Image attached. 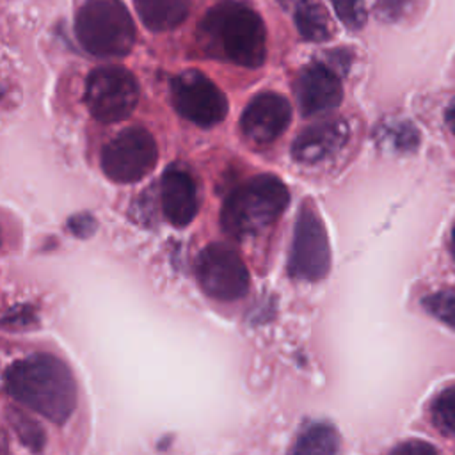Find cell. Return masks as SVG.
Instances as JSON below:
<instances>
[{"label":"cell","mask_w":455,"mask_h":455,"mask_svg":"<svg viewBox=\"0 0 455 455\" xmlns=\"http://www.w3.org/2000/svg\"><path fill=\"white\" fill-rule=\"evenodd\" d=\"M331 268V243L323 220L311 201H304L295 220L288 272L302 281H320Z\"/></svg>","instance_id":"6"},{"label":"cell","mask_w":455,"mask_h":455,"mask_svg":"<svg viewBox=\"0 0 455 455\" xmlns=\"http://www.w3.org/2000/svg\"><path fill=\"white\" fill-rule=\"evenodd\" d=\"M139 18L151 32H165L185 21L190 0H133Z\"/></svg>","instance_id":"14"},{"label":"cell","mask_w":455,"mask_h":455,"mask_svg":"<svg viewBox=\"0 0 455 455\" xmlns=\"http://www.w3.org/2000/svg\"><path fill=\"white\" fill-rule=\"evenodd\" d=\"M444 121H446V124H448L450 132L455 135V100L448 105L446 114H444Z\"/></svg>","instance_id":"24"},{"label":"cell","mask_w":455,"mask_h":455,"mask_svg":"<svg viewBox=\"0 0 455 455\" xmlns=\"http://www.w3.org/2000/svg\"><path fill=\"white\" fill-rule=\"evenodd\" d=\"M348 124L339 119H327L302 130L291 144V156L306 165H313L336 155L348 140Z\"/></svg>","instance_id":"12"},{"label":"cell","mask_w":455,"mask_h":455,"mask_svg":"<svg viewBox=\"0 0 455 455\" xmlns=\"http://www.w3.org/2000/svg\"><path fill=\"white\" fill-rule=\"evenodd\" d=\"M430 416L439 432L444 435L455 434V386L435 395L430 405Z\"/></svg>","instance_id":"18"},{"label":"cell","mask_w":455,"mask_h":455,"mask_svg":"<svg viewBox=\"0 0 455 455\" xmlns=\"http://www.w3.org/2000/svg\"><path fill=\"white\" fill-rule=\"evenodd\" d=\"M7 395L52 423H64L76 405V384L69 368L52 354L14 361L4 375Z\"/></svg>","instance_id":"1"},{"label":"cell","mask_w":455,"mask_h":455,"mask_svg":"<svg viewBox=\"0 0 455 455\" xmlns=\"http://www.w3.org/2000/svg\"><path fill=\"white\" fill-rule=\"evenodd\" d=\"M411 5V0H375V11L379 18L386 21H396Z\"/></svg>","instance_id":"22"},{"label":"cell","mask_w":455,"mask_h":455,"mask_svg":"<svg viewBox=\"0 0 455 455\" xmlns=\"http://www.w3.org/2000/svg\"><path fill=\"white\" fill-rule=\"evenodd\" d=\"M295 25L304 39L315 43L327 41L334 34L329 12L318 0H299L295 9Z\"/></svg>","instance_id":"15"},{"label":"cell","mask_w":455,"mask_h":455,"mask_svg":"<svg viewBox=\"0 0 455 455\" xmlns=\"http://www.w3.org/2000/svg\"><path fill=\"white\" fill-rule=\"evenodd\" d=\"M379 140L395 151H412L419 142V133L407 121L387 123L379 128Z\"/></svg>","instance_id":"17"},{"label":"cell","mask_w":455,"mask_h":455,"mask_svg":"<svg viewBox=\"0 0 455 455\" xmlns=\"http://www.w3.org/2000/svg\"><path fill=\"white\" fill-rule=\"evenodd\" d=\"M169 91L176 112L203 128L220 123L228 114L229 105L224 92L201 71L187 69L176 75Z\"/></svg>","instance_id":"8"},{"label":"cell","mask_w":455,"mask_h":455,"mask_svg":"<svg viewBox=\"0 0 455 455\" xmlns=\"http://www.w3.org/2000/svg\"><path fill=\"white\" fill-rule=\"evenodd\" d=\"M291 121V105L279 92H259L240 117L243 137L256 146H268L279 139Z\"/></svg>","instance_id":"10"},{"label":"cell","mask_w":455,"mask_h":455,"mask_svg":"<svg viewBox=\"0 0 455 455\" xmlns=\"http://www.w3.org/2000/svg\"><path fill=\"white\" fill-rule=\"evenodd\" d=\"M158 148L153 135L140 126L117 133L101 149V169L116 183H135L153 171Z\"/></svg>","instance_id":"7"},{"label":"cell","mask_w":455,"mask_h":455,"mask_svg":"<svg viewBox=\"0 0 455 455\" xmlns=\"http://www.w3.org/2000/svg\"><path fill=\"white\" fill-rule=\"evenodd\" d=\"M290 203L288 187L274 174H258L229 192L220 212L222 229L236 238L268 229Z\"/></svg>","instance_id":"3"},{"label":"cell","mask_w":455,"mask_h":455,"mask_svg":"<svg viewBox=\"0 0 455 455\" xmlns=\"http://www.w3.org/2000/svg\"><path fill=\"white\" fill-rule=\"evenodd\" d=\"M75 34L96 57H123L135 43V25L121 0H85L75 16Z\"/></svg>","instance_id":"4"},{"label":"cell","mask_w":455,"mask_h":455,"mask_svg":"<svg viewBox=\"0 0 455 455\" xmlns=\"http://www.w3.org/2000/svg\"><path fill=\"white\" fill-rule=\"evenodd\" d=\"M84 100L94 119L117 123L137 107L139 84L133 73L123 66H101L89 73Z\"/></svg>","instance_id":"5"},{"label":"cell","mask_w":455,"mask_h":455,"mask_svg":"<svg viewBox=\"0 0 455 455\" xmlns=\"http://www.w3.org/2000/svg\"><path fill=\"white\" fill-rule=\"evenodd\" d=\"M423 307L439 322L455 331V291H437L423 299Z\"/></svg>","instance_id":"19"},{"label":"cell","mask_w":455,"mask_h":455,"mask_svg":"<svg viewBox=\"0 0 455 455\" xmlns=\"http://www.w3.org/2000/svg\"><path fill=\"white\" fill-rule=\"evenodd\" d=\"M297 101L304 117L327 114L339 107L343 87L338 73L323 62L307 64L297 80Z\"/></svg>","instance_id":"11"},{"label":"cell","mask_w":455,"mask_h":455,"mask_svg":"<svg viewBox=\"0 0 455 455\" xmlns=\"http://www.w3.org/2000/svg\"><path fill=\"white\" fill-rule=\"evenodd\" d=\"M338 18L350 30H359L366 23V7L363 0H331Z\"/></svg>","instance_id":"20"},{"label":"cell","mask_w":455,"mask_h":455,"mask_svg":"<svg viewBox=\"0 0 455 455\" xmlns=\"http://www.w3.org/2000/svg\"><path fill=\"white\" fill-rule=\"evenodd\" d=\"M450 252H451V256L455 258V224H453L451 233H450Z\"/></svg>","instance_id":"25"},{"label":"cell","mask_w":455,"mask_h":455,"mask_svg":"<svg viewBox=\"0 0 455 455\" xmlns=\"http://www.w3.org/2000/svg\"><path fill=\"white\" fill-rule=\"evenodd\" d=\"M339 435L329 423H313L299 434L288 455H338Z\"/></svg>","instance_id":"16"},{"label":"cell","mask_w":455,"mask_h":455,"mask_svg":"<svg viewBox=\"0 0 455 455\" xmlns=\"http://www.w3.org/2000/svg\"><path fill=\"white\" fill-rule=\"evenodd\" d=\"M160 199L165 219L176 228L188 226L199 208L196 181L181 167H169L164 172Z\"/></svg>","instance_id":"13"},{"label":"cell","mask_w":455,"mask_h":455,"mask_svg":"<svg viewBox=\"0 0 455 455\" xmlns=\"http://www.w3.org/2000/svg\"><path fill=\"white\" fill-rule=\"evenodd\" d=\"M12 427L18 432V437L21 439V443L25 446H28L30 450H41L44 444V435L43 430L27 416H23L21 412H14L12 419H11Z\"/></svg>","instance_id":"21"},{"label":"cell","mask_w":455,"mask_h":455,"mask_svg":"<svg viewBox=\"0 0 455 455\" xmlns=\"http://www.w3.org/2000/svg\"><path fill=\"white\" fill-rule=\"evenodd\" d=\"M197 281L208 297L236 300L249 290V270L236 251L226 243H212L197 259Z\"/></svg>","instance_id":"9"},{"label":"cell","mask_w":455,"mask_h":455,"mask_svg":"<svg viewBox=\"0 0 455 455\" xmlns=\"http://www.w3.org/2000/svg\"><path fill=\"white\" fill-rule=\"evenodd\" d=\"M197 39L206 55L243 68H258L267 55V32L256 11L226 0L206 11L197 25Z\"/></svg>","instance_id":"2"},{"label":"cell","mask_w":455,"mask_h":455,"mask_svg":"<svg viewBox=\"0 0 455 455\" xmlns=\"http://www.w3.org/2000/svg\"><path fill=\"white\" fill-rule=\"evenodd\" d=\"M389 455H439L435 446L421 439H409L393 448Z\"/></svg>","instance_id":"23"}]
</instances>
